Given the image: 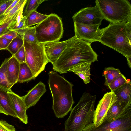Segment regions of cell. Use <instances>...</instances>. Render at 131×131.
Wrapping results in <instances>:
<instances>
[{
  "mask_svg": "<svg viewBox=\"0 0 131 131\" xmlns=\"http://www.w3.org/2000/svg\"><path fill=\"white\" fill-rule=\"evenodd\" d=\"M27 17L24 16L23 18L21 20L17 26L15 25L14 23L11 27L9 31H16L25 28L27 27L26 24V21Z\"/></svg>",
  "mask_w": 131,
  "mask_h": 131,
  "instance_id": "1f68e13d",
  "label": "cell"
},
{
  "mask_svg": "<svg viewBox=\"0 0 131 131\" xmlns=\"http://www.w3.org/2000/svg\"><path fill=\"white\" fill-rule=\"evenodd\" d=\"M0 105L8 115L17 118V116L10 104L7 91L1 89Z\"/></svg>",
  "mask_w": 131,
  "mask_h": 131,
  "instance_id": "44dd1931",
  "label": "cell"
},
{
  "mask_svg": "<svg viewBox=\"0 0 131 131\" xmlns=\"http://www.w3.org/2000/svg\"><path fill=\"white\" fill-rule=\"evenodd\" d=\"M14 0H3L0 3V18L6 9L12 3Z\"/></svg>",
  "mask_w": 131,
  "mask_h": 131,
  "instance_id": "d6a6232c",
  "label": "cell"
},
{
  "mask_svg": "<svg viewBox=\"0 0 131 131\" xmlns=\"http://www.w3.org/2000/svg\"><path fill=\"white\" fill-rule=\"evenodd\" d=\"M27 1V0H26L20 9L16 17V22L14 24L15 25L17 26L23 17V10L24 6L26 3Z\"/></svg>",
  "mask_w": 131,
  "mask_h": 131,
  "instance_id": "e575fe53",
  "label": "cell"
},
{
  "mask_svg": "<svg viewBox=\"0 0 131 131\" xmlns=\"http://www.w3.org/2000/svg\"><path fill=\"white\" fill-rule=\"evenodd\" d=\"M104 19L111 23L127 22L131 20V5L127 0H96Z\"/></svg>",
  "mask_w": 131,
  "mask_h": 131,
  "instance_id": "5b68a950",
  "label": "cell"
},
{
  "mask_svg": "<svg viewBox=\"0 0 131 131\" xmlns=\"http://www.w3.org/2000/svg\"><path fill=\"white\" fill-rule=\"evenodd\" d=\"M12 41L0 37V48L2 50H6L7 47L11 42Z\"/></svg>",
  "mask_w": 131,
  "mask_h": 131,
  "instance_id": "d590c367",
  "label": "cell"
},
{
  "mask_svg": "<svg viewBox=\"0 0 131 131\" xmlns=\"http://www.w3.org/2000/svg\"><path fill=\"white\" fill-rule=\"evenodd\" d=\"M83 131H131V111L116 120L110 122L104 121L97 127L92 123Z\"/></svg>",
  "mask_w": 131,
  "mask_h": 131,
  "instance_id": "ba28073f",
  "label": "cell"
},
{
  "mask_svg": "<svg viewBox=\"0 0 131 131\" xmlns=\"http://www.w3.org/2000/svg\"><path fill=\"white\" fill-rule=\"evenodd\" d=\"M23 39L32 43H38L36 35L35 26L27 27L15 31Z\"/></svg>",
  "mask_w": 131,
  "mask_h": 131,
  "instance_id": "7402d4cb",
  "label": "cell"
},
{
  "mask_svg": "<svg viewBox=\"0 0 131 131\" xmlns=\"http://www.w3.org/2000/svg\"><path fill=\"white\" fill-rule=\"evenodd\" d=\"M75 35L78 38L90 44L99 42L103 30L99 25H88L74 22Z\"/></svg>",
  "mask_w": 131,
  "mask_h": 131,
  "instance_id": "30bf717a",
  "label": "cell"
},
{
  "mask_svg": "<svg viewBox=\"0 0 131 131\" xmlns=\"http://www.w3.org/2000/svg\"><path fill=\"white\" fill-rule=\"evenodd\" d=\"M117 101V97L113 92L104 94L99 101L94 112L93 121L95 127L99 126L103 123L108 110Z\"/></svg>",
  "mask_w": 131,
  "mask_h": 131,
  "instance_id": "8fae6325",
  "label": "cell"
},
{
  "mask_svg": "<svg viewBox=\"0 0 131 131\" xmlns=\"http://www.w3.org/2000/svg\"><path fill=\"white\" fill-rule=\"evenodd\" d=\"M127 81L126 78L122 74L114 79L108 87L111 91L113 92L123 85Z\"/></svg>",
  "mask_w": 131,
  "mask_h": 131,
  "instance_id": "4316f807",
  "label": "cell"
},
{
  "mask_svg": "<svg viewBox=\"0 0 131 131\" xmlns=\"http://www.w3.org/2000/svg\"><path fill=\"white\" fill-rule=\"evenodd\" d=\"M128 62V65L130 68H131V56H129L126 57Z\"/></svg>",
  "mask_w": 131,
  "mask_h": 131,
  "instance_id": "74e56055",
  "label": "cell"
},
{
  "mask_svg": "<svg viewBox=\"0 0 131 131\" xmlns=\"http://www.w3.org/2000/svg\"><path fill=\"white\" fill-rule=\"evenodd\" d=\"M99 42L126 58L131 56V20L127 22L110 23L103 28Z\"/></svg>",
  "mask_w": 131,
  "mask_h": 131,
  "instance_id": "3957f363",
  "label": "cell"
},
{
  "mask_svg": "<svg viewBox=\"0 0 131 131\" xmlns=\"http://www.w3.org/2000/svg\"><path fill=\"white\" fill-rule=\"evenodd\" d=\"M48 74L53 98L52 108L56 117L63 118L71 111L74 103L72 94L73 85L56 72L51 71Z\"/></svg>",
  "mask_w": 131,
  "mask_h": 131,
  "instance_id": "7a4b0ae2",
  "label": "cell"
},
{
  "mask_svg": "<svg viewBox=\"0 0 131 131\" xmlns=\"http://www.w3.org/2000/svg\"><path fill=\"white\" fill-rule=\"evenodd\" d=\"M0 113H2L6 115H8V114L3 109L2 106L0 105Z\"/></svg>",
  "mask_w": 131,
  "mask_h": 131,
  "instance_id": "f35d334b",
  "label": "cell"
},
{
  "mask_svg": "<svg viewBox=\"0 0 131 131\" xmlns=\"http://www.w3.org/2000/svg\"><path fill=\"white\" fill-rule=\"evenodd\" d=\"M26 0H19L15 6L6 15L0 18V25L8 20L18 11L19 10Z\"/></svg>",
  "mask_w": 131,
  "mask_h": 131,
  "instance_id": "83f0119b",
  "label": "cell"
},
{
  "mask_svg": "<svg viewBox=\"0 0 131 131\" xmlns=\"http://www.w3.org/2000/svg\"><path fill=\"white\" fill-rule=\"evenodd\" d=\"M45 0H27V4L25 10L23 14V17H27L32 12L36 10L37 8Z\"/></svg>",
  "mask_w": 131,
  "mask_h": 131,
  "instance_id": "484cf974",
  "label": "cell"
},
{
  "mask_svg": "<svg viewBox=\"0 0 131 131\" xmlns=\"http://www.w3.org/2000/svg\"><path fill=\"white\" fill-rule=\"evenodd\" d=\"M20 63L14 56L9 58L7 76L8 81L12 86L18 82Z\"/></svg>",
  "mask_w": 131,
  "mask_h": 131,
  "instance_id": "2e32d148",
  "label": "cell"
},
{
  "mask_svg": "<svg viewBox=\"0 0 131 131\" xmlns=\"http://www.w3.org/2000/svg\"><path fill=\"white\" fill-rule=\"evenodd\" d=\"M35 26L36 37L39 43L58 41L63 36L64 30L61 19L55 14L49 15Z\"/></svg>",
  "mask_w": 131,
  "mask_h": 131,
  "instance_id": "8992f818",
  "label": "cell"
},
{
  "mask_svg": "<svg viewBox=\"0 0 131 131\" xmlns=\"http://www.w3.org/2000/svg\"><path fill=\"white\" fill-rule=\"evenodd\" d=\"M23 38L18 34L12 40L7 47L6 50L11 53L12 56L14 55L23 45Z\"/></svg>",
  "mask_w": 131,
  "mask_h": 131,
  "instance_id": "d4e9b609",
  "label": "cell"
},
{
  "mask_svg": "<svg viewBox=\"0 0 131 131\" xmlns=\"http://www.w3.org/2000/svg\"><path fill=\"white\" fill-rule=\"evenodd\" d=\"M66 48L52 64L54 70L63 74L77 66L97 61L98 55L90 44L74 36L66 40Z\"/></svg>",
  "mask_w": 131,
  "mask_h": 131,
  "instance_id": "6da1fadb",
  "label": "cell"
},
{
  "mask_svg": "<svg viewBox=\"0 0 131 131\" xmlns=\"http://www.w3.org/2000/svg\"><path fill=\"white\" fill-rule=\"evenodd\" d=\"M0 131H15L14 126L6 121L0 120Z\"/></svg>",
  "mask_w": 131,
  "mask_h": 131,
  "instance_id": "4dcf8cb0",
  "label": "cell"
},
{
  "mask_svg": "<svg viewBox=\"0 0 131 131\" xmlns=\"http://www.w3.org/2000/svg\"><path fill=\"white\" fill-rule=\"evenodd\" d=\"M122 74L118 69L111 67L105 68L102 74L105 79V85L108 86L114 79Z\"/></svg>",
  "mask_w": 131,
  "mask_h": 131,
  "instance_id": "cb8c5ba5",
  "label": "cell"
},
{
  "mask_svg": "<svg viewBox=\"0 0 131 131\" xmlns=\"http://www.w3.org/2000/svg\"><path fill=\"white\" fill-rule=\"evenodd\" d=\"M46 91L45 85L40 81L26 95L23 96L27 109L34 106Z\"/></svg>",
  "mask_w": 131,
  "mask_h": 131,
  "instance_id": "9a60e30c",
  "label": "cell"
},
{
  "mask_svg": "<svg viewBox=\"0 0 131 131\" xmlns=\"http://www.w3.org/2000/svg\"><path fill=\"white\" fill-rule=\"evenodd\" d=\"M113 92L117 97V101L131 104V82L129 79L123 85Z\"/></svg>",
  "mask_w": 131,
  "mask_h": 131,
  "instance_id": "e0dca14e",
  "label": "cell"
},
{
  "mask_svg": "<svg viewBox=\"0 0 131 131\" xmlns=\"http://www.w3.org/2000/svg\"><path fill=\"white\" fill-rule=\"evenodd\" d=\"M66 40L49 42L44 43V50L48 62H56L66 48Z\"/></svg>",
  "mask_w": 131,
  "mask_h": 131,
  "instance_id": "4fadbf2b",
  "label": "cell"
},
{
  "mask_svg": "<svg viewBox=\"0 0 131 131\" xmlns=\"http://www.w3.org/2000/svg\"><path fill=\"white\" fill-rule=\"evenodd\" d=\"M19 10L7 21L0 25V37L9 31L11 26L16 22V17Z\"/></svg>",
  "mask_w": 131,
  "mask_h": 131,
  "instance_id": "f1b7e54d",
  "label": "cell"
},
{
  "mask_svg": "<svg viewBox=\"0 0 131 131\" xmlns=\"http://www.w3.org/2000/svg\"><path fill=\"white\" fill-rule=\"evenodd\" d=\"M2 50V49L0 48V50Z\"/></svg>",
  "mask_w": 131,
  "mask_h": 131,
  "instance_id": "60d3db41",
  "label": "cell"
},
{
  "mask_svg": "<svg viewBox=\"0 0 131 131\" xmlns=\"http://www.w3.org/2000/svg\"><path fill=\"white\" fill-rule=\"evenodd\" d=\"M36 78L26 62L20 63L18 82L20 83L28 82Z\"/></svg>",
  "mask_w": 131,
  "mask_h": 131,
  "instance_id": "ffe728a7",
  "label": "cell"
},
{
  "mask_svg": "<svg viewBox=\"0 0 131 131\" xmlns=\"http://www.w3.org/2000/svg\"><path fill=\"white\" fill-rule=\"evenodd\" d=\"M3 0H0V3H1L2 1Z\"/></svg>",
  "mask_w": 131,
  "mask_h": 131,
  "instance_id": "ab89813d",
  "label": "cell"
},
{
  "mask_svg": "<svg viewBox=\"0 0 131 131\" xmlns=\"http://www.w3.org/2000/svg\"><path fill=\"white\" fill-rule=\"evenodd\" d=\"M131 104L117 101L108 110L104 121L110 122L121 118L131 111Z\"/></svg>",
  "mask_w": 131,
  "mask_h": 131,
  "instance_id": "5bb4252c",
  "label": "cell"
},
{
  "mask_svg": "<svg viewBox=\"0 0 131 131\" xmlns=\"http://www.w3.org/2000/svg\"><path fill=\"white\" fill-rule=\"evenodd\" d=\"M19 1V0H14L12 3L9 6L3 13L2 17L5 15L7 14L15 6Z\"/></svg>",
  "mask_w": 131,
  "mask_h": 131,
  "instance_id": "8d00e7d4",
  "label": "cell"
},
{
  "mask_svg": "<svg viewBox=\"0 0 131 131\" xmlns=\"http://www.w3.org/2000/svg\"><path fill=\"white\" fill-rule=\"evenodd\" d=\"M72 18L74 22L88 25H101L104 17L98 6L86 7L75 13Z\"/></svg>",
  "mask_w": 131,
  "mask_h": 131,
  "instance_id": "9c48e42d",
  "label": "cell"
},
{
  "mask_svg": "<svg viewBox=\"0 0 131 131\" xmlns=\"http://www.w3.org/2000/svg\"><path fill=\"white\" fill-rule=\"evenodd\" d=\"M13 56L20 63L26 62L25 52L24 44Z\"/></svg>",
  "mask_w": 131,
  "mask_h": 131,
  "instance_id": "f546056e",
  "label": "cell"
},
{
  "mask_svg": "<svg viewBox=\"0 0 131 131\" xmlns=\"http://www.w3.org/2000/svg\"><path fill=\"white\" fill-rule=\"evenodd\" d=\"M26 63L36 77L45 69L48 63L45 51L44 43H34L23 39Z\"/></svg>",
  "mask_w": 131,
  "mask_h": 131,
  "instance_id": "52a82bcc",
  "label": "cell"
},
{
  "mask_svg": "<svg viewBox=\"0 0 131 131\" xmlns=\"http://www.w3.org/2000/svg\"><path fill=\"white\" fill-rule=\"evenodd\" d=\"M91 63H85L80 65L69 71L73 72L82 79L84 83L87 84L90 81V66Z\"/></svg>",
  "mask_w": 131,
  "mask_h": 131,
  "instance_id": "ac0fdd59",
  "label": "cell"
},
{
  "mask_svg": "<svg viewBox=\"0 0 131 131\" xmlns=\"http://www.w3.org/2000/svg\"><path fill=\"white\" fill-rule=\"evenodd\" d=\"M17 34L14 31H8L3 34L1 37L8 40H12L17 36Z\"/></svg>",
  "mask_w": 131,
  "mask_h": 131,
  "instance_id": "836d02e7",
  "label": "cell"
},
{
  "mask_svg": "<svg viewBox=\"0 0 131 131\" xmlns=\"http://www.w3.org/2000/svg\"><path fill=\"white\" fill-rule=\"evenodd\" d=\"M8 58H6L0 66V89L6 91L12 87L8 80L7 76Z\"/></svg>",
  "mask_w": 131,
  "mask_h": 131,
  "instance_id": "d6986e66",
  "label": "cell"
},
{
  "mask_svg": "<svg viewBox=\"0 0 131 131\" xmlns=\"http://www.w3.org/2000/svg\"><path fill=\"white\" fill-rule=\"evenodd\" d=\"M8 98L18 118L23 123H28L27 110L23 97L15 94L10 90L7 91Z\"/></svg>",
  "mask_w": 131,
  "mask_h": 131,
  "instance_id": "7c38bea8",
  "label": "cell"
},
{
  "mask_svg": "<svg viewBox=\"0 0 131 131\" xmlns=\"http://www.w3.org/2000/svg\"><path fill=\"white\" fill-rule=\"evenodd\" d=\"M39 13L36 10L31 13L27 17L26 24L27 27H29L40 23L48 16Z\"/></svg>",
  "mask_w": 131,
  "mask_h": 131,
  "instance_id": "603a6c76",
  "label": "cell"
},
{
  "mask_svg": "<svg viewBox=\"0 0 131 131\" xmlns=\"http://www.w3.org/2000/svg\"><path fill=\"white\" fill-rule=\"evenodd\" d=\"M96 98V95H92L86 92L83 93L66 121L64 131H83L92 123Z\"/></svg>",
  "mask_w": 131,
  "mask_h": 131,
  "instance_id": "277c9868",
  "label": "cell"
}]
</instances>
